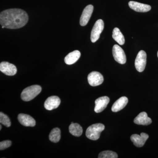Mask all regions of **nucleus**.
<instances>
[{
	"label": "nucleus",
	"instance_id": "nucleus-18",
	"mask_svg": "<svg viewBox=\"0 0 158 158\" xmlns=\"http://www.w3.org/2000/svg\"><path fill=\"white\" fill-rule=\"evenodd\" d=\"M69 131L73 135L80 137L83 133V128L80 125L72 122L69 127Z\"/></svg>",
	"mask_w": 158,
	"mask_h": 158
},
{
	"label": "nucleus",
	"instance_id": "nucleus-5",
	"mask_svg": "<svg viewBox=\"0 0 158 158\" xmlns=\"http://www.w3.org/2000/svg\"><path fill=\"white\" fill-rule=\"evenodd\" d=\"M147 60V55L143 50L138 52L135 61V66L136 69L139 72H142L145 69Z\"/></svg>",
	"mask_w": 158,
	"mask_h": 158
},
{
	"label": "nucleus",
	"instance_id": "nucleus-10",
	"mask_svg": "<svg viewBox=\"0 0 158 158\" xmlns=\"http://www.w3.org/2000/svg\"><path fill=\"white\" fill-rule=\"evenodd\" d=\"M148 137L149 136L148 134L141 133L140 135L137 134L132 135L131 137V139L135 146L140 148L144 146Z\"/></svg>",
	"mask_w": 158,
	"mask_h": 158
},
{
	"label": "nucleus",
	"instance_id": "nucleus-11",
	"mask_svg": "<svg viewBox=\"0 0 158 158\" xmlns=\"http://www.w3.org/2000/svg\"><path fill=\"white\" fill-rule=\"evenodd\" d=\"M110 101V98L107 96L101 97L97 99L95 101V106L94 109L95 113L102 112L106 108Z\"/></svg>",
	"mask_w": 158,
	"mask_h": 158
},
{
	"label": "nucleus",
	"instance_id": "nucleus-3",
	"mask_svg": "<svg viewBox=\"0 0 158 158\" xmlns=\"http://www.w3.org/2000/svg\"><path fill=\"white\" fill-rule=\"evenodd\" d=\"M104 125L102 123H96L90 126L87 128L86 136L90 140H98L100 138L101 133L105 129Z\"/></svg>",
	"mask_w": 158,
	"mask_h": 158
},
{
	"label": "nucleus",
	"instance_id": "nucleus-4",
	"mask_svg": "<svg viewBox=\"0 0 158 158\" xmlns=\"http://www.w3.org/2000/svg\"><path fill=\"white\" fill-rule=\"evenodd\" d=\"M104 23L102 19H98L94 24L90 34L91 42L94 43L98 40L100 34L103 31Z\"/></svg>",
	"mask_w": 158,
	"mask_h": 158
},
{
	"label": "nucleus",
	"instance_id": "nucleus-25",
	"mask_svg": "<svg viewBox=\"0 0 158 158\" xmlns=\"http://www.w3.org/2000/svg\"><path fill=\"white\" fill-rule=\"evenodd\" d=\"M157 56H158V52H157Z\"/></svg>",
	"mask_w": 158,
	"mask_h": 158
},
{
	"label": "nucleus",
	"instance_id": "nucleus-1",
	"mask_svg": "<svg viewBox=\"0 0 158 158\" xmlns=\"http://www.w3.org/2000/svg\"><path fill=\"white\" fill-rule=\"evenodd\" d=\"M28 19L27 12L21 9H7L0 14V23L6 28H20L26 25Z\"/></svg>",
	"mask_w": 158,
	"mask_h": 158
},
{
	"label": "nucleus",
	"instance_id": "nucleus-23",
	"mask_svg": "<svg viewBox=\"0 0 158 158\" xmlns=\"http://www.w3.org/2000/svg\"><path fill=\"white\" fill-rule=\"evenodd\" d=\"M11 141L9 140H6L2 141L0 143V150H3L6 149L11 146Z\"/></svg>",
	"mask_w": 158,
	"mask_h": 158
},
{
	"label": "nucleus",
	"instance_id": "nucleus-14",
	"mask_svg": "<svg viewBox=\"0 0 158 158\" xmlns=\"http://www.w3.org/2000/svg\"><path fill=\"white\" fill-rule=\"evenodd\" d=\"M18 118L20 123L24 126L33 127L36 125L35 119L27 114L21 113L18 115Z\"/></svg>",
	"mask_w": 158,
	"mask_h": 158
},
{
	"label": "nucleus",
	"instance_id": "nucleus-8",
	"mask_svg": "<svg viewBox=\"0 0 158 158\" xmlns=\"http://www.w3.org/2000/svg\"><path fill=\"white\" fill-rule=\"evenodd\" d=\"M0 70L7 76H12L17 73V68L13 64L7 62H2L0 64Z\"/></svg>",
	"mask_w": 158,
	"mask_h": 158
},
{
	"label": "nucleus",
	"instance_id": "nucleus-12",
	"mask_svg": "<svg viewBox=\"0 0 158 158\" xmlns=\"http://www.w3.org/2000/svg\"><path fill=\"white\" fill-rule=\"evenodd\" d=\"M61 100L58 96H50L45 101L44 104V107L48 110H53L59 106Z\"/></svg>",
	"mask_w": 158,
	"mask_h": 158
},
{
	"label": "nucleus",
	"instance_id": "nucleus-20",
	"mask_svg": "<svg viewBox=\"0 0 158 158\" xmlns=\"http://www.w3.org/2000/svg\"><path fill=\"white\" fill-rule=\"evenodd\" d=\"M49 138L50 141L54 143L59 142L61 138V131L59 128H55L51 131Z\"/></svg>",
	"mask_w": 158,
	"mask_h": 158
},
{
	"label": "nucleus",
	"instance_id": "nucleus-17",
	"mask_svg": "<svg viewBox=\"0 0 158 158\" xmlns=\"http://www.w3.org/2000/svg\"><path fill=\"white\" fill-rule=\"evenodd\" d=\"M81 56V54L80 51H74L73 52L69 53L65 57L64 61L67 65H72L78 61Z\"/></svg>",
	"mask_w": 158,
	"mask_h": 158
},
{
	"label": "nucleus",
	"instance_id": "nucleus-13",
	"mask_svg": "<svg viewBox=\"0 0 158 158\" xmlns=\"http://www.w3.org/2000/svg\"><path fill=\"white\" fill-rule=\"evenodd\" d=\"M128 5L131 9L137 12H146L151 9V7L149 5L134 1H130Z\"/></svg>",
	"mask_w": 158,
	"mask_h": 158
},
{
	"label": "nucleus",
	"instance_id": "nucleus-22",
	"mask_svg": "<svg viewBox=\"0 0 158 158\" xmlns=\"http://www.w3.org/2000/svg\"><path fill=\"white\" fill-rule=\"evenodd\" d=\"M0 123L6 127H9L11 126V123L9 117L2 112L0 113Z\"/></svg>",
	"mask_w": 158,
	"mask_h": 158
},
{
	"label": "nucleus",
	"instance_id": "nucleus-19",
	"mask_svg": "<svg viewBox=\"0 0 158 158\" xmlns=\"http://www.w3.org/2000/svg\"><path fill=\"white\" fill-rule=\"evenodd\" d=\"M113 38L120 45H123L125 43V38L123 34L118 28H115L113 32Z\"/></svg>",
	"mask_w": 158,
	"mask_h": 158
},
{
	"label": "nucleus",
	"instance_id": "nucleus-15",
	"mask_svg": "<svg viewBox=\"0 0 158 158\" xmlns=\"http://www.w3.org/2000/svg\"><path fill=\"white\" fill-rule=\"evenodd\" d=\"M135 124L141 125H148L152 123L151 118L148 116L146 112H141L134 119Z\"/></svg>",
	"mask_w": 158,
	"mask_h": 158
},
{
	"label": "nucleus",
	"instance_id": "nucleus-21",
	"mask_svg": "<svg viewBox=\"0 0 158 158\" xmlns=\"http://www.w3.org/2000/svg\"><path fill=\"white\" fill-rule=\"evenodd\" d=\"M99 158H117L118 155L116 152L112 151H105L100 153L98 155Z\"/></svg>",
	"mask_w": 158,
	"mask_h": 158
},
{
	"label": "nucleus",
	"instance_id": "nucleus-16",
	"mask_svg": "<svg viewBox=\"0 0 158 158\" xmlns=\"http://www.w3.org/2000/svg\"><path fill=\"white\" fill-rule=\"evenodd\" d=\"M128 99L126 97H122L113 105L112 111L113 112H117L123 109L127 105Z\"/></svg>",
	"mask_w": 158,
	"mask_h": 158
},
{
	"label": "nucleus",
	"instance_id": "nucleus-6",
	"mask_svg": "<svg viewBox=\"0 0 158 158\" xmlns=\"http://www.w3.org/2000/svg\"><path fill=\"white\" fill-rule=\"evenodd\" d=\"M113 54L114 59L119 64H124L126 62V56L124 51L118 45L113 46Z\"/></svg>",
	"mask_w": 158,
	"mask_h": 158
},
{
	"label": "nucleus",
	"instance_id": "nucleus-7",
	"mask_svg": "<svg viewBox=\"0 0 158 158\" xmlns=\"http://www.w3.org/2000/svg\"><path fill=\"white\" fill-rule=\"evenodd\" d=\"M88 83L90 86L95 87L102 84L103 82L104 78L100 73L93 71L88 75Z\"/></svg>",
	"mask_w": 158,
	"mask_h": 158
},
{
	"label": "nucleus",
	"instance_id": "nucleus-2",
	"mask_svg": "<svg viewBox=\"0 0 158 158\" xmlns=\"http://www.w3.org/2000/svg\"><path fill=\"white\" fill-rule=\"evenodd\" d=\"M41 89V87L39 85L30 86L23 90L21 94V98L24 101H30L40 93Z\"/></svg>",
	"mask_w": 158,
	"mask_h": 158
},
{
	"label": "nucleus",
	"instance_id": "nucleus-24",
	"mask_svg": "<svg viewBox=\"0 0 158 158\" xmlns=\"http://www.w3.org/2000/svg\"><path fill=\"white\" fill-rule=\"evenodd\" d=\"M2 125H0V130H1V129H2Z\"/></svg>",
	"mask_w": 158,
	"mask_h": 158
},
{
	"label": "nucleus",
	"instance_id": "nucleus-9",
	"mask_svg": "<svg viewBox=\"0 0 158 158\" xmlns=\"http://www.w3.org/2000/svg\"><path fill=\"white\" fill-rule=\"evenodd\" d=\"M93 10L94 7L92 5H88L85 7L80 19V23L81 26H85L88 24L93 13Z\"/></svg>",
	"mask_w": 158,
	"mask_h": 158
}]
</instances>
